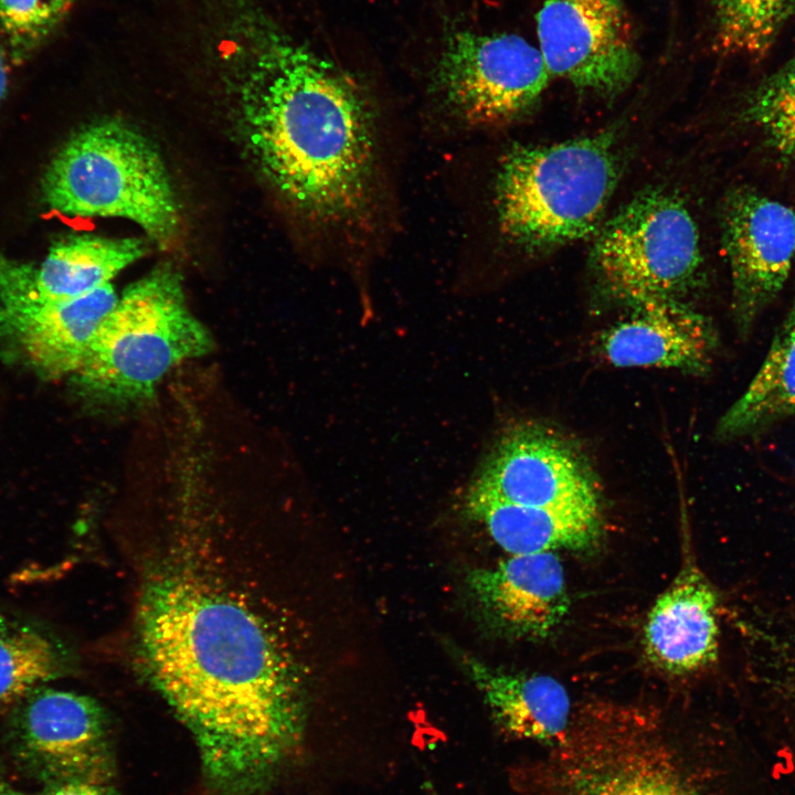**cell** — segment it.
I'll return each instance as SVG.
<instances>
[{"instance_id": "cell-1", "label": "cell", "mask_w": 795, "mask_h": 795, "mask_svg": "<svg viewBox=\"0 0 795 795\" xmlns=\"http://www.w3.org/2000/svg\"><path fill=\"white\" fill-rule=\"evenodd\" d=\"M176 530L145 565L141 662L193 734L208 781L255 786L301 741V675L257 586L256 539Z\"/></svg>"}, {"instance_id": "cell-2", "label": "cell", "mask_w": 795, "mask_h": 795, "mask_svg": "<svg viewBox=\"0 0 795 795\" xmlns=\"http://www.w3.org/2000/svg\"><path fill=\"white\" fill-rule=\"evenodd\" d=\"M230 18L239 131L258 171L327 227L369 222L377 180L371 106L346 71L247 7Z\"/></svg>"}, {"instance_id": "cell-3", "label": "cell", "mask_w": 795, "mask_h": 795, "mask_svg": "<svg viewBox=\"0 0 795 795\" xmlns=\"http://www.w3.org/2000/svg\"><path fill=\"white\" fill-rule=\"evenodd\" d=\"M618 170L610 135L512 148L496 179L501 231L528 251H545L591 235L601 226Z\"/></svg>"}, {"instance_id": "cell-4", "label": "cell", "mask_w": 795, "mask_h": 795, "mask_svg": "<svg viewBox=\"0 0 795 795\" xmlns=\"http://www.w3.org/2000/svg\"><path fill=\"white\" fill-rule=\"evenodd\" d=\"M41 194L46 206L68 216L134 222L163 246L179 230V203L160 153L118 119L75 132L49 163Z\"/></svg>"}, {"instance_id": "cell-5", "label": "cell", "mask_w": 795, "mask_h": 795, "mask_svg": "<svg viewBox=\"0 0 795 795\" xmlns=\"http://www.w3.org/2000/svg\"><path fill=\"white\" fill-rule=\"evenodd\" d=\"M211 348V335L187 306L180 274L162 265L118 296L73 379L96 401L130 404L149 399L168 371Z\"/></svg>"}, {"instance_id": "cell-6", "label": "cell", "mask_w": 795, "mask_h": 795, "mask_svg": "<svg viewBox=\"0 0 795 795\" xmlns=\"http://www.w3.org/2000/svg\"><path fill=\"white\" fill-rule=\"evenodd\" d=\"M591 259L601 287L616 300H680L699 283L698 227L678 197L648 190L600 227Z\"/></svg>"}, {"instance_id": "cell-7", "label": "cell", "mask_w": 795, "mask_h": 795, "mask_svg": "<svg viewBox=\"0 0 795 795\" xmlns=\"http://www.w3.org/2000/svg\"><path fill=\"white\" fill-rule=\"evenodd\" d=\"M550 76L540 50L523 38L457 30L443 44L433 84L453 114L479 126L523 114Z\"/></svg>"}, {"instance_id": "cell-8", "label": "cell", "mask_w": 795, "mask_h": 795, "mask_svg": "<svg viewBox=\"0 0 795 795\" xmlns=\"http://www.w3.org/2000/svg\"><path fill=\"white\" fill-rule=\"evenodd\" d=\"M8 733L19 767L42 785L114 780L108 716L86 695L41 686L13 704Z\"/></svg>"}, {"instance_id": "cell-9", "label": "cell", "mask_w": 795, "mask_h": 795, "mask_svg": "<svg viewBox=\"0 0 795 795\" xmlns=\"http://www.w3.org/2000/svg\"><path fill=\"white\" fill-rule=\"evenodd\" d=\"M590 724L565 735L543 770L550 795H706L647 732L607 721Z\"/></svg>"}, {"instance_id": "cell-10", "label": "cell", "mask_w": 795, "mask_h": 795, "mask_svg": "<svg viewBox=\"0 0 795 795\" xmlns=\"http://www.w3.org/2000/svg\"><path fill=\"white\" fill-rule=\"evenodd\" d=\"M536 21L551 75L604 97L635 80L640 60L623 0H543Z\"/></svg>"}, {"instance_id": "cell-11", "label": "cell", "mask_w": 795, "mask_h": 795, "mask_svg": "<svg viewBox=\"0 0 795 795\" xmlns=\"http://www.w3.org/2000/svg\"><path fill=\"white\" fill-rule=\"evenodd\" d=\"M468 494L537 507H600L592 466L556 431L532 422L510 426L481 462Z\"/></svg>"}, {"instance_id": "cell-12", "label": "cell", "mask_w": 795, "mask_h": 795, "mask_svg": "<svg viewBox=\"0 0 795 795\" xmlns=\"http://www.w3.org/2000/svg\"><path fill=\"white\" fill-rule=\"evenodd\" d=\"M723 250L740 335L783 289L795 257V212L749 189L731 193L722 212Z\"/></svg>"}, {"instance_id": "cell-13", "label": "cell", "mask_w": 795, "mask_h": 795, "mask_svg": "<svg viewBox=\"0 0 795 795\" xmlns=\"http://www.w3.org/2000/svg\"><path fill=\"white\" fill-rule=\"evenodd\" d=\"M469 597L497 633L542 639L560 626L570 608L564 570L555 552L510 555L468 573Z\"/></svg>"}, {"instance_id": "cell-14", "label": "cell", "mask_w": 795, "mask_h": 795, "mask_svg": "<svg viewBox=\"0 0 795 795\" xmlns=\"http://www.w3.org/2000/svg\"><path fill=\"white\" fill-rule=\"evenodd\" d=\"M118 295L112 284L47 303L0 305V336L45 379L74 377Z\"/></svg>"}, {"instance_id": "cell-15", "label": "cell", "mask_w": 795, "mask_h": 795, "mask_svg": "<svg viewBox=\"0 0 795 795\" xmlns=\"http://www.w3.org/2000/svg\"><path fill=\"white\" fill-rule=\"evenodd\" d=\"M629 306V314L602 336V353L610 363L693 375L710 370L719 342L709 318L678 299H646Z\"/></svg>"}, {"instance_id": "cell-16", "label": "cell", "mask_w": 795, "mask_h": 795, "mask_svg": "<svg viewBox=\"0 0 795 795\" xmlns=\"http://www.w3.org/2000/svg\"><path fill=\"white\" fill-rule=\"evenodd\" d=\"M719 597L689 553L649 608L643 630L647 661L676 677L695 675L719 656Z\"/></svg>"}, {"instance_id": "cell-17", "label": "cell", "mask_w": 795, "mask_h": 795, "mask_svg": "<svg viewBox=\"0 0 795 795\" xmlns=\"http://www.w3.org/2000/svg\"><path fill=\"white\" fill-rule=\"evenodd\" d=\"M136 237L71 235L39 264L0 256V305L57 301L88 294L146 253Z\"/></svg>"}, {"instance_id": "cell-18", "label": "cell", "mask_w": 795, "mask_h": 795, "mask_svg": "<svg viewBox=\"0 0 795 795\" xmlns=\"http://www.w3.org/2000/svg\"><path fill=\"white\" fill-rule=\"evenodd\" d=\"M456 656L495 722L507 733L547 743L564 739L571 702L559 680L547 675L499 669L465 651L457 650Z\"/></svg>"}, {"instance_id": "cell-19", "label": "cell", "mask_w": 795, "mask_h": 795, "mask_svg": "<svg viewBox=\"0 0 795 795\" xmlns=\"http://www.w3.org/2000/svg\"><path fill=\"white\" fill-rule=\"evenodd\" d=\"M464 512L510 555L583 551L602 530L600 507L526 506L466 492Z\"/></svg>"}, {"instance_id": "cell-20", "label": "cell", "mask_w": 795, "mask_h": 795, "mask_svg": "<svg viewBox=\"0 0 795 795\" xmlns=\"http://www.w3.org/2000/svg\"><path fill=\"white\" fill-rule=\"evenodd\" d=\"M794 414L795 301L748 388L718 421L716 436L729 441L753 435Z\"/></svg>"}, {"instance_id": "cell-21", "label": "cell", "mask_w": 795, "mask_h": 795, "mask_svg": "<svg viewBox=\"0 0 795 795\" xmlns=\"http://www.w3.org/2000/svg\"><path fill=\"white\" fill-rule=\"evenodd\" d=\"M65 646L45 629L0 615V709L71 671Z\"/></svg>"}, {"instance_id": "cell-22", "label": "cell", "mask_w": 795, "mask_h": 795, "mask_svg": "<svg viewBox=\"0 0 795 795\" xmlns=\"http://www.w3.org/2000/svg\"><path fill=\"white\" fill-rule=\"evenodd\" d=\"M794 6L795 0H714L717 44L725 53L761 55Z\"/></svg>"}, {"instance_id": "cell-23", "label": "cell", "mask_w": 795, "mask_h": 795, "mask_svg": "<svg viewBox=\"0 0 795 795\" xmlns=\"http://www.w3.org/2000/svg\"><path fill=\"white\" fill-rule=\"evenodd\" d=\"M744 114L776 151L795 156V57L752 93Z\"/></svg>"}, {"instance_id": "cell-24", "label": "cell", "mask_w": 795, "mask_h": 795, "mask_svg": "<svg viewBox=\"0 0 795 795\" xmlns=\"http://www.w3.org/2000/svg\"><path fill=\"white\" fill-rule=\"evenodd\" d=\"M73 0H0V30L10 57L21 62L62 22Z\"/></svg>"}, {"instance_id": "cell-25", "label": "cell", "mask_w": 795, "mask_h": 795, "mask_svg": "<svg viewBox=\"0 0 795 795\" xmlns=\"http://www.w3.org/2000/svg\"><path fill=\"white\" fill-rule=\"evenodd\" d=\"M113 781L73 778L44 784L36 795H116Z\"/></svg>"}, {"instance_id": "cell-26", "label": "cell", "mask_w": 795, "mask_h": 795, "mask_svg": "<svg viewBox=\"0 0 795 795\" xmlns=\"http://www.w3.org/2000/svg\"><path fill=\"white\" fill-rule=\"evenodd\" d=\"M8 84H9L8 55H7L4 46L2 44H0V105L7 95Z\"/></svg>"}, {"instance_id": "cell-27", "label": "cell", "mask_w": 795, "mask_h": 795, "mask_svg": "<svg viewBox=\"0 0 795 795\" xmlns=\"http://www.w3.org/2000/svg\"><path fill=\"white\" fill-rule=\"evenodd\" d=\"M0 795H17L11 784L0 775Z\"/></svg>"}, {"instance_id": "cell-28", "label": "cell", "mask_w": 795, "mask_h": 795, "mask_svg": "<svg viewBox=\"0 0 795 795\" xmlns=\"http://www.w3.org/2000/svg\"><path fill=\"white\" fill-rule=\"evenodd\" d=\"M424 786H425V789H426V792H427V795H439V794L434 789V787H433L432 784L426 783Z\"/></svg>"}]
</instances>
